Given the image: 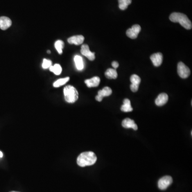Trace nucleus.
I'll list each match as a JSON object with an SVG mask.
<instances>
[{
    "mask_svg": "<svg viewBox=\"0 0 192 192\" xmlns=\"http://www.w3.org/2000/svg\"><path fill=\"white\" fill-rule=\"evenodd\" d=\"M97 158L93 152H86L81 153L77 159V163L80 167L90 166L95 164Z\"/></svg>",
    "mask_w": 192,
    "mask_h": 192,
    "instance_id": "nucleus-1",
    "label": "nucleus"
},
{
    "mask_svg": "<svg viewBox=\"0 0 192 192\" xmlns=\"http://www.w3.org/2000/svg\"><path fill=\"white\" fill-rule=\"evenodd\" d=\"M172 22L179 23L187 30H190L192 27V22L185 14L179 12H174L169 17Z\"/></svg>",
    "mask_w": 192,
    "mask_h": 192,
    "instance_id": "nucleus-2",
    "label": "nucleus"
},
{
    "mask_svg": "<svg viewBox=\"0 0 192 192\" xmlns=\"http://www.w3.org/2000/svg\"><path fill=\"white\" fill-rule=\"evenodd\" d=\"M65 99L67 102L74 103L79 98V93L73 86H67L64 89Z\"/></svg>",
    "mask_w": 192,
    "mask_h": 192,
    "instance_id": "nucleus-3",
    "label": "nucleus"
},
{
    "mask_svg": "<svg viewBox=\"0 0 192 192\" xmlns=\"http://www.w3.org/2000/svg\"><path fill=\"white\" fill-rule=\"evenodd\" d=\"M177 71L179 77L183 79L187 78L190 74V68L183 62L178 63Z\"/></svg>",
    "mask_w": 192,
    "mask_h": 192,
    "instance_id": "nucleus-4",
    "label": "nucleus"
},
{
    "mask_svg": "<svg viewBox=\"0 0 192 192\" xmlns=\"http://www.w3.org/2000/svg\"><path fill=\"white\" fill-rule=\"evenodd\" d=\"M172 178L170 176H164L158 181V187L160 190H166L172 183Z\"/></svg>",
    "mask_w": 192,
    "mask_h": 192,
    "instance_id": "nucleus-5",
    "label": "nucleus"
},
{
    "mask_svg": "<svg viewBox=\"0 0 192 192\" xmlns=\"http://www.w3.org/2000/svg\"><path fill=\"white\" fill-rule=\"evenodd\" d=\"M141 30V27L139 25H134L132 27L127 30V35L128 37L132 39H136L139 33Z\"/></svg>",
    "mask_w": 192,
    "mask_h": 192,
    "instance_id": "nucleus-6",
    "label": "nucleus"
},
{
    "mask_svg": "<svg viewBox=\"0 0 192 192\" xmlns=\"http://www.w3.org/2000/svg\"><path fill=\"white\" fill-rule=\"evenodd\" d=\"M130 81L131 82V84L130 85V89L132 92L136 93L138 90L139 84L141 82V79L137 75L134 74L130 77Z\"/></svg>",
    "mask_w": 192,
    "mask_h": 192,
    "instance_id": "nucleus-7",
    "label": "nucleus"
},
{
    "mask_svg": "<svg viewBox=\"0 0 192 192\" xmlns=\"http://www.w3.org/2000/svg\"><path fill=\"white\" fill-rule=\"evenodd\" d=\"M112 93V90L111 89L106 87L103 88L101 90H99L98 93V95L96 97V100L98 102H102V100L104 97H107Z\"/></svg>",
    "mask_w": 192,
    "mask_h": 192,
    "instance_id": "nucleus-8",
    "label": "nucleus"
},
{
    "mask_svg": "<svg viewBox=\"0 0 192 192\" xmlns=\"http://www.w3.org/2000/svg\"><path fill=\"white\" fill-rule=\"evenodd\" d=\"M81 53L82 55L86 56L90 60H94L95 59V52H92L89 49V47L87 44H83L81 46Z\"/></svg>",
    "mask_w": 192,
    "mask_h": 192,
    "instance_id": "nucleus-9",
    "label": "nucleus"
},
{
    "mask_svg": "<svg viewBox=\"0 0 192 192\" xmlns=\"http://www.w3.org/2000/svg\"><path fill=\"white\" fill-rule=\"evenodd\" d=\"M150 60L155 67H159L162 64L163 61V55L161 53H154L150 56Z\"/></svg>",
    "mask_w": 192,
    "mask_h": 192,
    "instance_id": "nucleus-10",
    "label": "nucleus"
},
{
    "mask_svg": "<svg viewBox=\"0 0 192 192\" xmlns=\"http://www.w3.org/2000/svg\"><path fill=\"white\" fill-rule=\"evenodd\" d=\"M11 19L7 17L2 16L0 17V29L2 30H6L11 26Z\"/></svg>",
    "mask_w": 192,
    "mask_h": 192,
    "instance_id": "nucleus-11",
    "label": "nucleus"
},
{
    "mask_svg": "<svg viewBox=\"0 0 192 192\" xmlns=\"http://www.w3.org/2000/svg\"><path fill=\"white\" fill-rule=\"evenodd\" d=\"M168 100V96L165 93H162L157 96L155 99V104L158 106H162L167 103Z\"/></svg>",
    "mask_w": 192,
    "mask_h": 192,
    "instance_id": "nucleus-12",
    "label": "nucleus"
},
{
    "mask_svg": "<svg viewBox=\"0 0 192 192\" xmlns=\"http://www.w3.org/2000/svg\"><path fill=\"white\" fill-rule=\"evenodd\" d=\"M84 40V37L82 35H75L68 38L67 41L70 44H73L79 46L82 44Z\"/></svg>",
    "mask_w": 192,
    "mask_h": 192,
    "instance_id": "nucleus-13",
    "label": "nucleus"
},
{
    "mask_svg": "<svg viewBox=\"0 0 192 192\" xmlns=\"http://www.w3.org/2000/svg\"><path fill=\"white\" fill-rule=\"evenodd\" d=\"M122 125L123 127L127 128V129L132 128L134 130L138 129V127L134 122V121L130 118H125L124 120L123 121Z\"/></svg>",
    "mask_w": 192,
    "mask_h": 192,
    "instance_id": "nucleus-14",
    "label": "nucleus"
},
{
    "mask_svg": "<svg viewBox=\"0 0 192 192\" xmlns=\"http://www.w3.org/2000/svg\"><path fill=\"white\" fill-rule=\"evenodd\" d=\"M100 82V79L98 77H95L90 79L85 80V83L89 88L97 87Z\"/></svg>",
    "mask_w": 192,
    "mask_h": 192,
    "instance_id": "nucleus-15",
    "label": "nucleus"
},
{
    "mask_svg": "<svg viewBox=\"0 0 192 192\" xmlns=\"http://www.w3.org/2000/svg\"><path fill=\"white\" fill-rule=\"evenodd\" d=\"M121 111L124 112H132L133 110L131 105V102L130 100L128 99H125L123 100V104L121 106Z\"/></svg>",
    "mask_w": 192,
    "mask_h": 192,
    "instance_id": "nucleus-16",
    "label": "nucleus"
},
{
    "mask_svg": "<svg viewBox=\"0 0 192 192\" xmlns=\"http://www.w3.org/2000/svg\"><path fill=\"white\" fill-rule=\"evenodd\" d=\"M74 59L77 69L79 71H82L83 70L84 68V63L83 58H82V57L77 55L74 57Z\"/></svg>",
    "mask_w": 192,
    "mask_h": 192,
    "instance_id": "nucleus-17",
    "label": "nucleus"
},
{
    "mask_svg": "<svg viewBox=\"0 0 192 192\" xmlns=\"http://www.w3.org/2000/svg\"><path fill=\"white\" fill-rule=\"evenodd\" d=\"M107 78L109 79H115L118 77V73L115 69L109 68L105 73Z\"/></svg>",
    "mask_w": 192,
    "mask_h": 192,
    "instance_id": "nucleus-18",
    "label": "nucleus"
},
{
    "mask_svg": "<svg viewBox=\"0 0 192 192\" xmlns=\"http://www.w3.org/2000/svg\"><path fill=\"white\" fill-rule=\"evenodd\" d=\"M118 7L122 10L127 9V7L132 2V0H118Z\"/></svg>",
    "mask_w": 192,
    "mask_h": 192,
    "instance_id": "nucleus-19",
    "label": "nucleus"
},
{
    "mask_svg": "<svg viewBox=\"0 0 192 192\" xmlns=\"http://www.w3.org/2000/svg\"><path fill=\"white\" fill-rule=\"evenodd\" d=\"M69 80H70V77H67L63 78V79H59V80L55 81L53 83V87H55V88H58L60 86H63L64 84L66 83Z\"/></svg>",
    "mask_w": 192,
    "mask_h": 192,
    "instance_id": "nucleus-20",
    "label": "nucleus"
},
{
    "mask_svg": "<svg viewBox=\"0 0 192 192\" xmlns=\"http://www.w3.org/2000/svg\"><path fill=\"white\" fill-rule=\"evenodd\" d=\"M50 71L51 72H53V73L56 75H60L62 72V68L59 64H55L53 66H51L49 68Z\"/></svg>",
    "mask_w": 192,
    "mask_h": 192,
    "instance_id": "nucleus-21",
    "label": "nucleus"
},
{
    "mask_svg": "<svg viewBox=\"0 0 192 192\" xmlns=\"http://www.w3.org/2000/svg\"><path fill=\"white\" fill-rule=\"evenodd\" d=\"M55 46L57 51H58L59 54H62L63 53V49L64 47V43L63 41L58 40L55 43Z\"/></svg>",
    "mask_w": 192,
    "mask_h": 192,
    "instance_id": "nucleus-22",
    "label": "nucleus"
},
{
    "mask_svg": "<svg viewBox=\"0 0 192 192\" xmlns=\"http://www.w3.org/2000/svg\"><path fill=\"white\" fill-rule=\"evenodd\" d=\"M51 66H52V61L51 60H48L46 59H43V64H42V67L44 69L50 68V67Z\"/></svg>",
    "mask_w": 192,
    "mask_h": 192,
    "instance_id": "nucleus-23",
    "label": "nucleus"
},
{
    "mask_svg": "<svg viewBox=\"0 0 192 192\" xmlns=\"http://www.w3.org/2000/svg\"><path fill=\"white\" fill-rule=\"evenodd\" d=\"M112 66H113L115 69H116V68H117L118 67L119 64H118V63L117 61H113L112 63Z\"/></svg>",
    "mask_w": 192,
    "mask_h": 192,
    "instance_id": "nucleus-24",
    "label": "nucleus"
},
{
    "mask_svg": "<svg viewBox=\"0 0 192 192\" xmlns=\"http://www.w3.org/2000/svg\"><path fill=\"white\" fill-rule=\"evenodd\" d=\"M3 157V153L1 151H0V158H2Z\"/></svg>",
    "mask_w": 192,
    "mask_h": 192,
    "instance_id": "nucleus-25",
    "label": "nucleus"
},
{
    "mask_svg": "<svg viewBox=\"0 0 192 192\" xmlns=\"http://www.w3.org/2000/svg\"><path fill=\"white\" fill-rule=\"evenodd\" d=\"M47 53H50V50H48V51H47Z\"/></svg>",
    "mask_w": 192,
    "mask_h": 192,
    "instance_id": "nucleus-26",
    "label": "nucleus"
},
{
    "mask_svg": "<svg viewBox=\"0 0 192 192\" xmlns=\"http://www.w3.org/2000/svg\"><path fill=\"white\" fill-rule=\"evenodd\" d=\"M15 192V191H12V192Z\"/></svg>",
    "mask_w": 192,
    "mask_h": 192,
    "instance_id": "nucleus-27",
    "label": "nucleus"
}]
</instances>
